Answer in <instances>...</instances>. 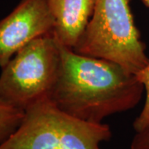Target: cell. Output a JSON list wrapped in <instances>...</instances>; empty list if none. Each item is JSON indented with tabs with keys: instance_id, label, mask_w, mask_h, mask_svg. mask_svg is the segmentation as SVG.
<instances>
[{
	"instance_id": "6da1fadb",
	"label": "cell",
	"mask_w": 149,
	"mask_h": 149,
	"mask_svg": "<svg viewBox=\"0 0 149 149\" xmlns=\"http://www.w3.org/2000/svg\"><path fill=\"white\" fill-rule=\"evenodd\" d=\"M59 47L61 65L50 99L60 109L88 122L103 123L141 101L144 87L136 74L113 61Z\"/></svg>"
},
{
	"instance_id": "7a4b0ae2",
	"label": "cell",
	"mask_w": 149,
	"mask_h": 149,
	"mask_svg": "<svg viewBox=\"0 0 149 149\" xmlns=\"http://www.w3.org/2000/svg\"><path fill=\"white\" fill-rule=\"evenodd\" d=\"M111 138L109 124L74 117L47 98L24 111L20 125L0 149H101Z\"/></svg>"
},
{
	"instance_id": "3957f363",
	"label": "cell",
	"mask_w": 149,
	"mask_h": 149,
	"mask_svg": "<svg viewBox=\"0 0 149 149\" xmlns=\"http://www.w3.org/2000/svg\"><path fill=\"white\" fill-rule=\"evenodd\" d=\"M129 2L96 0L93 15L74 52L113 61L132 74L143 69L149 58Z\"/></svg>"
},
{
	"instance_id": "277c9868",
	"label": "cell",
	"mask_w": 149,
	"mask_h": 149,
	"mask_svg": "<svg viewBox=\"0 0 149 149\" xmlns=\"http://www.w3.org/2000/svg\"><path fill=\"white\" fill-rule=\"evenodd\" d=\"M61 65V50L52 32L33 40L1 68L0 100L25 111L50 98Z\"/></svg>"
},
{
	"instance_id": "5b68a950",
	"label": "cell",
	"mask_w": 149,
	"mask_h": 149,
	"mask_svg": "<svg viewBox=\"0 0 149 149\" xmlns=\"http://www.w3.org/2000/svg\"><path fill=\"white\" fill-rule=\"evenodd\" d=\"M54 26L49 0H21L0 20V68L28 43L53 32Z\"/></svg>"
},
{
	"instance_id": "8992f818",
	"label": "cell",
	"mask_w": 149,
	"mask_h": 149,
	"mask_svg": "<svg viewBox=\"0 0 149 149\" xmlns=\"http://www.w3.org/2000/svg\"><path fill=\"white\" fill-rule=\"evenodd\" d=\"M96 0H49L55 20L54 37L60 44L74 49L93 15Z\"/></svg>"
},
{
	"instance_id": "52a82bcc",
	"label": "cell",
	"mask_w": 149,
	"mask_h": 149,
	"mask_svg": "<svg viewBox=\"0 0 149 149\" xmlns=\"http://www.w3.org/2000/svg\"><path fill=\"white\" fill-rule=\"evenodd\" d=\"M24 111L0 100V144L4 143L20 125Z\"/></svg>"
},
{
	"instance_id": "ba28073f",
	"label": "cell",
	"mask_w": 149,
	"mask_h": 149,
	"mask_svg": "<svg viewBox=\"0 0 149 149\" xmlns=\"http://www.w3.org/2000/svg\"><path fill=\"white\" fill-rule=\"evenodd\" d=\"M137 78L143 84L145 92V101L139 116L134 119L133 128L135 133L140 132L149 125V61L138 74Z\"/></svg>"
},
{
	"instance_id": "9c48e42d",
	"label": "cell",
	"mask_w": 149,
	"mask_h": 149,
	"mask_svg": "<svg viewBox=\"0 0 149 149\" xmlns=\"http://www.w3.org/2000/svg\"><path fill=\"white\" fill-rule=\"evenodd\" d=\"M130 149H149V125L143 130L135 133Z\"/></svg>"
},
{
	"instance_id": "30bf717a",
	"label": "cell",
	"mask_w": 149,
	"mask_h": 149,
	"mask_svg": "<svg viewBox=\"0 0 149 149\" xmlns=\"http://www.w3.org/2000/svg\"><path fill=\"white\" fill-rule=\"evenodd\" d=\"M142 2L143 3L144 5L149 8V0H142Z\"/></svg>"
}]
</instances>
